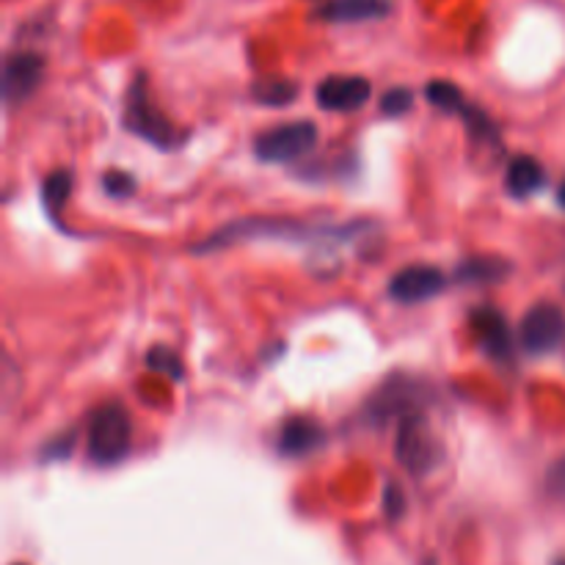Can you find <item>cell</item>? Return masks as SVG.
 <instances>
[{"mask_svg": "<svg viewBox=\"0 0 565 565\" xmlns=\"http://www.w3.org/2000/svg\"><path fill=\"white\" fill-rule=\"evenodd\" d=\"M546 182V171L544 166L539 163L530 154H519V158L511 160L508 166V177H505V188L511 196L516 199H530L544 188Z\"/></svg>", "mask_w": 565, "mask_h": 565, "instance_id": "13", "label": "cell"}, {"mask_svg": "<svg viewBox=\"0 0 565 565\" xmlns=\"http://www.w3.org/2000/svg\"><path fill=\"white\" fill-rule=\"evenodd\" d=\"M70 193H72V174H70V171H53V174L44 180L42 202H44V207H47L50 218L58 221L61 210H64V204L70 202Z\"/></svg>", "mask_w": 565, "mask_h": 565, "instance_id": "16", "label": "cell"}, {"mask_svg": "<svg viewBox=\"0 0 565 565\" xmlns=\"http://www.w3.org/2000/svg\"><path fill=\"white\" fill-rule=\"evenodd\" d=\"M412 108H414V92L406 86L390 88V92L381 97V110H384L386 116H403Z\"/></svg>", "mask_w": 565, "mask_h": 565, "instance_id": "19", "label": "cell"}, {"mask_svg": "<svg viewBox=\"0 0 565 565\" xmlns=\"http://www.w3.org/2000/svg\"><path fill=\"white\" fill-rule=\"evenodd\" d=\"M103 188L108 196L125 199L136 191V180H132L130 174H125V171H108V174L103 177Z\"/></svg>", "mask_w": 565, "mask_h": 565, "instance_id": "20", "label": "cell"}, {"mask_svg": "<svg viewBox=\"0 0 565 565\" xmlns=\"http://www.w3.org/2000/svg\"><path fill=\"white\" fill-rule=\"evenodd\" d=\"M318 147V125L309 119L287 121V125L265 130L254 141V154L263 163H290V160L303 158Z\"/></svg>", "mask_w": 565, "mask_h": 565, "instance_id": "4", "label": "cell"}, {"mask_svg": "<svg viewBox=\"0 0 565 565\" xmlns=\"http://www.w3.org/2000/svg\"><path fill=\"white\" fill-rule=\"evenodd\" d=\"M132 419L121 403H105L88 417V461L116 467L130 456Z\"/></svg>", "mask_w": 565, "mask_h": 565, "instance_id": "1", "label": "cell"}, {"mask_svg": "<svg viewBox=\"0 0 565 565\" xmlns=\"http://www.w3.org/2000/svg\"><path fill=\"white\" fill-rule=\"evenodd\" d=\"M511 274V265L497 257H475L458 268V279L467 285H494Z\"/></svg>", "mask_w": 565, "mask_h": 565, "instance_id": "14", "label": "cell"}, {"mask_svg": "<svg viewBox=\"0 0 565 565\" xmlns=\"http://www.w3.org/2000/svg\"><path fill=\"white\" fill-rule=\"evenodd\" d=\"M370 97H373V86L362 75H331L320 81L318 92H315L320 108L334 110V114L359 110L370 103Z\"/></svg>", "mask_w": 565, "mask_h": 565, "instance_id": "7", "label": "cell"}, {"mask_svg": "<svg viewBox=\"0 0 565 565\" xmlns=\"http://www.w3.org/2000/svg\"><path fill=\"white\" fill-rule=\"evenodd\" d=\"M44 75V58L36 53H14L3 66V99L9 105L22 103L39 88Z\"/></svg>", "mask_w": 565, "mask_h": 565, "instance_id": "9", "label": "cell"}, {"mask_svg": "<svg viewBox=\"0 0 565 565\" xmlns=\"http://www.w3.org/2000/svg\"><path fill=\"white\" fill-rule=\"evenodd\" d=\"M326 430L323 425L315 423V419H303L296 417L290 423H285L279 434V452L287 458H303L309 452L320 450L326 445Z\"/></svg>", "mask_w": 565, "mask_h": 565, "instance_id": "11", "label": "cell"}, {"mask_svg": "<svg viewBox=\"0 0 565 565\" xmlns=\"http://www.w3.org/2000/svg\"><path fill=\"white\" fill-rule=\"evenodd\" d=\"M557 202H561L563 207H565V182H563L561 188H557Z\"/></svg>", "mask_w": 565, "mask_h": 565, "instance_id": "23", "label": "cell"}, {"mask_svg": "<svg viewBox=\"0 0 565 565\" xmlns=\"http://www.w3.org/2000/svg\"><path fill=\"white\" fill-rule=\"evenodd\" d=\"M425 97L434 108L445 110V114H461L467 108V97L452 81H430L425 88Z\"/></svg>", "mask_w": 565, "mask_h": 565, "instance_id": "17", "label": "cell"}, {"mask_svg": "<svg viewBox=\"0 0 565 565\" xmlns=\"http://www.w3.org/2000/svg\"><path fill=\"white\" fill-rule=\"evenodd\" d=\"M447 279L439 268L434 265H408V268L397 270L390 281V296L397 303H423L445 292Z\"/></svg>", "mask_w": 565, "mask_h": 565, "instance_id": "8", "label": "cell"}, {"mask_svg": "<svg viewBox=\"0 0 565 565\" xmlns=\"http://www.w3.org/2000/svg\"><path fill=\"white\" fill-rule=\"evenodd\" d=\"M555 565H565V557H561V561H557Z\"/></svg>", "mask_w": 565, "mask_h": 565, "instance_id": "24", "label": "cell"}, {"mask_svg": "<svg viewBox=\"0 0 565 565\" xmlns=\"http://www.w3.org/2000/svg\"><path fill=\"white\" fill-rule=\"evenodd\" d=\"M298 97V86L285 77H268V81H259L254 86V99L259 105H268V108H285L292 99Z\"/></svg>", "mask_w": 565, "mask_h": 565, "instance_id": "15", "label": "cell"}, {"mask_svg": "<svg viewBox=\"0 0 565 565\" xmlns=\"http://www.w3.org/2000/svg\"><path fill=\"white\" fill-rule=\"evenodd\" d=\"M386 516L395 522V519H403L406 513V497H403V489L397 483L386 486Z\"/></svg>", "mask_w": 565, "mask_h": 565, "instance_id": "21", "label": "cell"}, {"mask_svg": "<svg viewBox=\"0 0 565 565\" xmlns=\"http://www.w3.org/2000/svg\"><path fill=\"white\" fill-rule=\"evenodd\" d=\"M125 125L127 130L136 132L143 141L154 143L160 149H174L180 136H177V127L166 119V114H160L158 105L149 99L147 83L143 75L136 77V83H130V94H127V110H125Z\"/></svg>", "mask_w": 565, "mask_h": 565, "instance_id": "3", "label": "cell"}, {"mask_svg": "<svg viewBox=\"0 0 565 565\" xmlns=\"http://www.w3.org/2000/svg\"><path fill=\"white\" fill-rule=\"evenodd\" d=\"M428 401L423 384L406 375H395V379L386 381L367 403V419L375 425H384L390 419H406L408 414L423 412V403Z\"/></svg>", "mask_w": 565, "mask_h": 565, "instance_id": "5", "label": "cell"}, {"mask_svg": "<svg viewBox=\"0 0 565 565\" xmlns=\"http://www.w3.org/2000/svg\"><path fill=\"white\" fill-rule=\"evenodd\" d=\"M519 340L530 356H546L565 340V312L557 303H535L522 320Z\"/></svg>", "mask_w": 565, "mask_h": 565, "instance_id": "6", "label": "cell"}, {"mask_svg": "<svg viewBox=\"0 0 565 565\" xmlns=\"http://www.w3.org/2000/svg\"><path fill=\"white\" fill-rule=\"evenodd\" d=\"M390 11V0H329L318 9V17L326 22H367L381 20Z\"/></svg>", "mask_w": 565, "mask_h": 565, "instance_id": "12", "label": "cell"}, {"mask_svg": "<svg viewBox=\"0 0 565 565\" xmlns=\"http://www.w3.org/2000/svg\"><path fill=\"white\" fill-rule=\"evenodd\" d=\"M546 489L555 497H561V500H565V456L550 469V475H546Z\"/></svg>", "mask_w": 565, "mask_h": 565, "instance_id": "22", "label": "cell"}, {"mask_svg": "<svg viewBox=\"0 0 565 565\" xmlns=\"http://www.w3.org/2000/svg\"><path fill=\"white\" fill-rule=\"evenodd\" d=\"M469 323H472V331L483 353H489L491 359L511 356V326H508L505 315L491 307H480Z\"/></svg>", "mask_w": 565, "mask_h": 565, "instance_id": "10", "label": "cell"}, {"mask_svg": "<svg viewBox=\"0 0 565 565\" xmlns=\"http://www.w3.org/2000/svg\"><path fill=\"white\" fill-rule=\"evenodd\" d=\"M395 456L401 467L414 478H428L430 472H436L445 463V447L436 439L423 412L408 414L406 419L397 423Z\"/></svg>", "mask_w": 565, "mask_h": 565, "instance_id": "2", "label": "cell"}, {"mask_svg": "<svg viewBox=\"0 0 565 565\" xmlns=\"http://www.w3.org/2000/svg\"><path fill=\"white\" fill-rule=\"evenodd\" d=\"M147 364H149V370H154V373L166 375V379H171V381H180L182 373H185L180 356H177L174 351H169V348H152L147 356Z\"/></svg>", "mask_w": 565, "mask_h": 565, "instance_id": "18", "label": "cell"}]
</instances>
